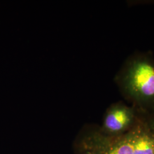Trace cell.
I'll return each mask as SVG.
<instances>
[{
	"mask_svg": "<svg viewBox=\"0 0 154 154\" xmlns=\"http://www.w3.org/2000/svg\"><path fill=\"white\" fill-rule=\"evenodd\" d=\"M138 114L137 109L120 101L113 103L105 113L101 131L111 136L126 132L134 124Z\"/></svg>",
	"mask_w": 154,
	"mask_h": 154,
	"instance_id": "cell-3",
	"label": "cell"
},
{
	"mask_svg": "<svg viewBox=\"0 0 154 154\" xmlns=\"http://www.w3.org/2000/svg\"><path fill=\"white\" fill-rule=\"evenodd\" d=\"M137 110L136 121L126 132L111 136L100 128L85 140L99 154H154V110Z\"/></svg>",
	"mask_w": 154,
	"mask_h": 154,
	"instance_id": "cell-1",
	"label": "cell"
},
{
	"mask_svg": "<svg viewBox=\"0 0 154 154\" xmlns=\"http://www.w3.org/2000/svg\"><path fill=\"white\" fill-rule=\"evenodd\" d=\"M114 81L122 95L135 108L154 110V56L149 51L127 58Z\"/></svg>",
	"mask_w": 154,
	"mask_h": 154,
	"instance_id": "cell-2",
	"label": "cell"
},
{
	"mask_svg": "<svg viewBox=\"0 0 154 154\" xmlns=\"http://www.w3.org/2000/svg\"><path fill=\"white\" fill-rule=\"evenodd\" d=\"M83 151L81 154H99L93 147L86 140L83 143Z\"/></svg>",
	"mask_w": 154,
	"mask_h": 154,
	"instance_id": "cell-4",
	"label": "cell"
}]
</instances>
